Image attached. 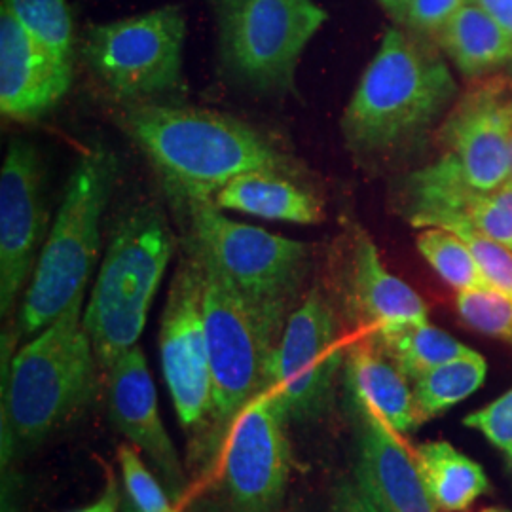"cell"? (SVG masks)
I'll return each instance as SVG.
<instances>
[{
  "instance_id": "obj_22",
  "label": "cell",
  "mask_w": 512,
  "mask_h": 512,
  "mask_svg": "<svg viewBox=\"0 0 512 512\" xmlns=\"http://www.w3.org/2000/svg\"><path fill=\"white\" fill-rule=\"evenodd\" d=\"M215 205L222 211L302 226L323 220L321 202L311 192L270 171L243 173L232 179L215 196Z\"/></svg>"
},
{
  "instance_id": "obj_24",
  "label": "cell",
  "mask_w": 512,
  "mask_h": 512,
  "mask_svg": "<svg viewBox=\"0 0 512 512\" xmlns=\"http://www.w3.org/2000/svg\"><path fill=\"white\" fill-rule=\"evenodd\" d=\"M372 340L410 382H416L435 366L444 365L471 351L448 332L429 325V321L376 330Z\"/></svg>"
},
{
  "instance_id": "obj_2",
  "label": "cell",
  "mask_w": 512,
  "mask_h": 512,
  "mask_svg": "<svg viewBox=\"0 0 512 512\" xmlns=\"http://www.w3.org/2000/svg\"><path fill=\"white\" fill-rule=\"evenodd\" d=\"M456 97L439 46L389 27L344 110L342 135L355 154H385L425 135Z\"/></svg>"
},
{
  "instance_id": "obj_1",
  "label": "cell",
  "mask_w": 512,
  "mask_h": 512,
  "mask_svg": "<svg viewBox=\"0 0 512 512\" xmlns=\"http://www.w3.org/2000/svg\"><path fill=\"white\" fill-rule=\"evenodd\" d=\"M126 131L179 202L215 203L220 190L243 173L291 171L289 160L238 118L156 103H137L124 114Z\"/></svg>"
},
{
  "instance_id": "obj_6",
  "label": "cell",
  "mask_w": 512,
  "mask_h": 512,
  "mask_svg": "<svg viewBox=\"0 0 512 512\" xmlns=\"http://www.w3.org/2000/svg\"><path fill=\"white\" fill-rule=\"evenodd\" d=\"M202 270L203 319L213 376V412L207 429L211 446L220 448L243 406L272 387L275 349L287 319L251 304L215 270L203 264Z\"/></svg>"
},
{
  "instance_id": "obj_7",
  "label": "cell",
  "mask_w": 512,
  "mask_h": 512,
  "mask_svg": "<svg viewBox=\"0 0 512 512\" xmlns=\"http://www.w3.org/2000/svg\"><path fill=\"white\" fill-rule=\"evenodd\" d=\"M190 251L251 304L289 319L308 270L310 247L228 219L213 202L192 203Z\"/></svg>"
},
{
  "instance_id": "obj_33",
  "label": "cell",
  "mask_w": 512,
  "mask_h": 512,
  "mask_svg": "<svg viewBox=\"0 0 512 512\" xmlns=\"http://www.w3.org/2000/svg\"><path fill=\"white\" fill-rule=\"evenodd\" d=\"M332 512H380L355 480H340L332 492Z\"/></svg>"
},
{
  "instance_id": "obj_4",
  "label": "cell",
  "mask_w": 512,
  "mask_h": 512,
  "mask_svg": "<svg viewBox=\"0 0 512 512\" xmlns=\"http://www.w3.org/2000/svg\"><path fill=\"white\" fill-rule=\"evenodd\" d=\"M118 160L103 145L86 150L67 183L54 226L23 294L16 342L50 327L80 298L101 247V220L116 183Z\"/></svg>"
},
{
  "instance_id": "obj_19",
  "label": "cell",
  "mask_w": 512,
  "mask_h": 512,
  "mask_svg": "<svg viewBox=\"0 0 512 512\" xmlns=\"http://www.w3.org/2000/svg\"><path fill=\"white\" fill-rule=\"evenodd\" d=\"M348 298L355 317L372 332L427 321L423 298L385 268L378 247L361 228L349 245Z\"/></svg>"
},
{
  "instance_id": "obj_30",
  "label": "cell",
  "mask_w": 512,
  "mask_h": 512,
  "mask_svg": "<svg viewBox=\"0 0 512 512\" xmlns=\"http://www.w3.org/2000/svg\"><path fill=\"white\" fill-rule=\"evenodd\" d=\"M118 463L122 469L126 499L137 512H177L171 505V495L164 484L150 473L139 450L133 444L118 448Z\"/></svg>"
},
{
  "instance_id": "obj_23",
  "label": "cell",
  "mask_w": 512,
  "mask_h": 512,
  "mask_svg": "<svg viewBox=\"0 0 512 512\" xmlns=\"http://www.w3.org/2000/svg\"><path fill=\"white\" fill-rule=\"evenodd\" d=\"M414 458L439 511H467L480 495L490 490V480L482 465L446 440L421 444Z\"/></svg>"
},
{
  "instance_id": "obj_29",
  "label": "cell",
  "mask_w": 512,
  "mask_h": 512,
  "mask_svg": "<svg viewBox=\"0 0 512 512\" xmlns=\"http://www.w3.org/2000/svg\"><path fill=\"white\" fill-rule=\"evenodd\" d=\"M461 319L473 329L512 342V298L492 287L458 293Z\"/></svg>"
},
{
  "instance_id": "obj_36",
  "label": "cell",
  "mask_w": 512,
  "mask_h": 512,
  "mask_svg": "<svg viewBox=\"0 0 512 512\" xmlns=\"http://www.w3.org/2000/svg\"><path fill=\"white\" fill-rule=\"evenodd\" d=\"M380 2V6L384 8L385 12L391 16L393 19L399 18V14L403 12L404 4L408 2V0H378Z\"/></svg>"
},
{
  "instance_id": "obj_38",
  "label": "cell",
  "mask_w": 512,
  "mask_h": 512,
  "mask_svg": "<svg viewBox=\"0 0 512 512\" xmlns=\"http://www.w3.org/2000/svg\"><path fill=\"white\" fill-rule=\"evenodd\" d=\"M480 512H509L505 511V509H497V507H490V509H484V511Z\"/></svg>"
},
{
  "instance_id": "obj_25",
  "label": "cell",
  "mask_w": 512,
  "mask_h": 512,
  "mask_svg": "<svg viewBox=\"0 0 512 512\" xmlns=\"http://www.w3.org/2000/svg\"><path fill=\"white\" fill-rule=\"evenodd\" d=\"M486 374L488 365L484 357L471 349L461 357L435 366L412 382L420 425L475 395L484 384Z\"/></svg>"
},
{
  "instance_id": "obj_10",
  "label": "cell",
  "mask_w": 512,
  "mask_h": 512,
  "mask_svg": "<svg viewBox=\"0 0 512 512\" xmlns=\"http://www.w3.org/2000/svg\"><path fill=\"white\" fill-rule=\"evenodd\" d=\"M289 412L274 387L258 393L232 421L220 450V486L230 512H277L293 454Z\"/></svg>"
},
{
  "instance_id": "obj_13",
  "label": "cell",
  "mask_w": 512,
  "mask_h": 512,
  "mask_svg": "<svg viewBox=\"0 0 512 512\" xmlns=\"http://www.w3.org/2000/svg\"><path fill=\"white\" fill-rule=\"evenodd\" d=\"M439 141L476 190L492 192L505 183L511 175L512 76L473 80L440 126Z\"/></svg>"
},
{
  "instance_id": "obj_31",
  "label": "cell",
  "mask_w": 512,
  "mask_h": 512,
  "mask_svg": "<svg viewBox=\"0 0 512 512\" xmlns=\"http://www.w3.org/2000/svg\"><path fill=\"white\" fill-rule=\"evenodd\" d=\"M467 2L469 0H408L395 21L418 37L435 40Z\"/></svg>"
},
{
  "instance_id": "obj_35",
  "label": "cell",
  "mask_w": 512,
  "mask_h": 512,
  "mask_svg": "<svg viewBox=\"0 0 512 512\" xmlns=\"http://www.w3.org/2000/svg\"><path fill=\"white\" fill-rule=\"evenodd\" d=\"M490 12L512 38V0H471Z\"/></svg>"
},
{
  "instance_id": "obj_9",
  "label": "cell",
  "mask_w": 512,
  "mask_h": 512,
  "mask_svg": "<svg viewBox=\"0 0 512 512\" xmlns=\"http://www.w3.org/2000/svg\"><path fill=\"white\" fill-rule=\"evenodd\" d=\"M184 38V14L169 4L92 25L82 42V57L112 95L137 101L181 86Z\"/></svg>"
},
{
  "instance_id": "obj_40",
  "label": "cell",
  "mask_w": 512,
  "mask_h": 512,
  "mask_svg": "<svg viewBox=\"0 0 512 512\" xmlns=\"http://www.w3.org/2000/svg\"><path fill=\"white\" fill-rule=\"evenodd\" d=\"M509 177H511V179H512V150H511V175H509Z\"/></svg>"
},
{
  "instance_id": "obj_8",
  "label": "cell",
  "mask_w": 512,
  "mask_h": 512,
  "mask_svg": "<svg viewBox=\"0 0 512 512\" xmlns=\"http://www.w3.org/2000/svg\"><path fill=\"white\" fill-rule=\"evenodd\" d=\"M220 55L258 90H294L298 61L327 23L315 0H219Z\"/></svg>"
},
{
  "instance_id": "obj_14",
  "label": "cell",
  "mask_w": 512,
  "mask_h": 512,
  "mask_svg": "<svg viewBox=\"0 0 512 512\" xmlns=\"http://www.w3.org/2000/svg\"><path fill=\"white\" fill-rule=\"evenodd\" d=\"M44 169L29 141L10 143L0 169V313L8 317L27 289L46 241Z\"/></svg>"
},
{
  "instance_id": "obj_11",
  "label": "cell",
  "mask_w": 512,
  "mask_h": 512,
  "mask_svg": "<svg viewBox=\"0 0 512 512\" xmlns=\"http://www.w3.org/2000/svg\"><path fill=\"white\" fill-rule=\"evenodd\" d=\"M165 385L181 425L205 427L213 412V376L203 319V270L190 251L171 281L160 327Z\"/></svg>"
},
{
  "instance_id": "obj_15",
  "label": "cell",
  "mask_w": 512,
  "mask_h": 512,
  "mask_svg": "<svg viewBox=\"0 0 512 512\" xmlns=\"http://www.w3.org/2000/svg\"><path fill=\"white\" fill-rule=\"evenodd\" d=\"M355 440V482L380 512H439L414 454L365 401L346 389Z\"/></svg>"
},
{
  "instance_id": "obj_21",
  "label": "cell",
  "mask_w": 512,
  "mask_h": 512,
  "mask_svg": "<svg viewBox=\"0 0 512 512\" xmlns=\"http://www.w3.org/2000/svg\"><path fill=\"white\" fill-rule=\"evenodd\" d=\"M471 80L507 71L512 76V38L497 19L475 2H467L433 40Z\"/></svg>"
},
{
  "instance_id": "obj_28",
  "label": "cell",
  "mask_w": 512,
  "mask_h": 512,
  "mask_svg": "<svg viewBox=\"0 0 512 512\" xmlns=\"http://www.w3.org/2000/svg\"><path fill=\"white\" fill-rule=\"evenodd\" d=\"M423 228H442L456 234L475 256L488 285L512 298V251L507 247L478 232L471 222L454 215L427 220L421 230Z\"/></svg>"
},
{
  "instance_id": "obj_17",
  "label": "cell",
  "mask_w": 512,
  "mask_h": 512,
  "mask_svg": "<svg viewBox=\"0 0 512 512\" xmlns=\"http://www.w3.org/2000/svg\"><path fill=\"white\" fill-rule=\"evenodd\" d=\"M408 222L421 228L437 217H461L478 232L512 251V179L492 192L476 190L458 164L444 156L435 164L414 171L403 190Z\"/></svg>"
},
{
  "instance_id": "obj_16",
  "label": "cell",
  "mask_w": 512,
  "mask_h": 512,
  "mask_svg": "<svg viewBox=\"0 0 512 512\" xmlns=\"http://www.w3.org/2000/svg\"><path fill=\"white\" fill-rule=\"evenodd\" d=\"M114 427L147 456L173 501L183 499L186 476L158 410V393L143 349L135 346L105 372Z\"/></svg>"
},
{
  "instance_id": "obj_34",
  "label": "cell",
  "mask_w": 512,
  "mask_h": 512,
  "mask_svg": "<svg viewBox=\"0 0 512 512\" xmlns=\"http://www.w3.org/2000/svg\"><path fill=\"white\" fill-rule=\"evenodd\" d=\"M122 509V495H120V486L116 482L114 476L109 475V482L103 490V494L99 495L93 503L82 507V509H76L71 512H120Z\"/></svg>"
},
{
  "instance_id": "obj_26",
  "label": "cell",
  "mask_w": 512,
  "mask_h": 512,
  "mask_svg": "<svg viewBox=\"0 0 512 512\" xmlns=\"http://www.w3.org/2000/svg\"><path fill=\"white\" fill-rule=\"evenodd\" d=\"M2 8L54 59L73 67L74 27L67 0H2Z\"/></svg>"
},
{
  "instance_id": "obj_20",
  "label": "cell",
  "mask_w": 512,
  "mask_h": 512,
  "mask_svg": "<svg viewBox=\"0 0 512 512\" xmlns=\"http://www.w3.org/2000/svg\"><path fill=\"white\" fill-rule=\"evenodd\" d=\"M408 382L372 338L355 342L346 351V389L365 401L397 435H406L420 425L414 391Z\"/></svg>"
},
{
  "instance_id": "obj_37",
  "label": "cell",
  "mask_w": 512,
  "mask_h": 512,
  "mask_svg": "<svg viewBox=\"0 0 512 512\" xmlns=\"http://www.w3.org/2000/svg\"><path fill=\"white\" fill-rule=\"evenodd\" d=\"M122 512H137L131 507V503H129L126 497H124V501H122Z\"/></svg>"
},
{
  "instance_id": "obj_12",
  "label": "cell",
  "mask_w": 512,
  "mask_h": 512,
  "mask_svg": "<svg viewBox=\"0 0 512 512\" xmlns=\"http://www.w3.org/2000/svg\"><path fill=\"white\" fill-rule=\"evenodd\" d=\"M344 361L334 311L315 289L289 315L275 349L272 387L291 421L308 423L325 414Z\"/></svg>"
},
{
  "instance_id": "obj_39",
  "label": "cell",
  "mask_w": 512,
  "mask_h": 512,
  "mask_svg": "<svg viewBox=\"0 0 512 512\" xmlns=\"http://www.w3.org/2000/svg\"><path fill=\"white\" fill-rule=\"evenodd\" d=\"M4 512H12V507H10V509H6V505H4Z\"/></svg>"
},
{
  "instance_id": "obj_27",
  "label": "cell",
  "mask_w": 512,
  "mask_h": 512,
  "mask_svg": "<svg viewBox=\"0 0 512 512\" xmlns=\"http://www.w3.org/2000/svg\"><path fill=\"white\" fill-rule=\"evenodd\" d=\"M416 245L440 279L458 293L490 287L476 264L475 256L456 234L442 228H423Z\"/></svg>"
},
{
  "instance_id": "obj_3",
  "label": "cell",
  "mask_w": 512,
  "mask_h": 512,
  "mask_svg": "<svg viewBox=\"0 0 512 512\" xmlns=\"http://www.w3.org/2000/svg\"><path fill=\"white\" fill-rule=\"evenodd\" d=\"M82 315L84 294L10 355L2 393L4 469L92 401L101 366Z\"/></svg>"
},
{
  "instance_id": "obj_32",
  "label": "cell",
  "mask_w": 512,
  "mask_h": 512,
  "mask_svg": "<svg viewBox=\"0 0 512 512\" xmlns=\"http://www.w3.org/2000/svg\"><path fill=\"white\" fill-rule=\"evenodd\" d=\"M463 423L471 429L480 431L486 439L505 452L507 456L512 454V387L495 399L494 403L484 406L482 410H476L469 414Z\"/></svg>"
},
{
  "instance_id": "obj_5",
  "label": "cell",
  "mask_w": 512,
  "mask_h": 512,
  "mask_svg": "<svg viewBox=\"0 0 512 512\" xmlns=\"http://www.w3.org/2000/svg\"><path fill=\"white\" fill-rule=\"evenodd\" d=\"M173 251L160 209L141 205L118 222L82 315L103 372L139 346Z\"/></svg>"
},
{
  "instance_id": "obj_18",
  "label": "cell",
  "mask_w": 512,
  "mask_h": 512,
  "mask_svg": "<svg viewBox=\"0 0 512 512\" xmlns=\"http://www.w3.org/2000/svg\"><path fill=\"white\" fill-rule=\"evenodd\" d=\"M73 67L59 63L6 8L0 10V110L16 122H37L61 103Z\"/></svg>"
},
{
  "instance_id": "obj_41",
  "label": "cell",
  "mask_w": 512,
  "mask_h": 512,
  "mask_svg": "<svg viewBox=\"0 0 512 512\" xmlns=\"http://www.w3.org/2000/svg\"><path fill=\"white\" fill-rule=\"evenodd\" d=\"M509 458H511V467H512V454H511V456H509Z\"/></svg>"
}]
</instances>
